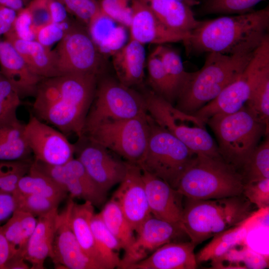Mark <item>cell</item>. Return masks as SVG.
<instances>
[{
    "label": "cell",
    "mask_w": 269,
    "mask_h": 269,
    "mask_svg": "<svg viewBox=\"0 0 269 269\" xmlns=\"http://www.w3.org/2000/svg\"><path fill=\"white\" fill-rule=\"evenodd\" d=\"M97 76L73 73L43 79L34 96L33 115L65 135L74 134L81 138L95 96Z\"/></svg>",
    "instance_id": "1"
},
{
    "label": "cell",
    "mask_w": 269,
    "mask_h": 269,
    "mask_svg": "<svg viewBox=\"0 0 269 269\" xmlns=\"http://www.w3.org/2000/svg\"><path fill=\"white\" fill-rule=\"evenodd\" d=\"M269 7L199 21L183 43L189 52L234 54L254 51L269 35Z\"/></svg>",
    "instance_id": "2"
},
{
    "label": "cell",
    "mask_w": 269,
    "mask_h": 269,
    "mask_svg": "<svg viewBox=\"0 0 269 269\" xmlns=\"http://www.w3.org/2000/svg\"><path fill=\"white\" fill-rule=\"evenodd\" d=\"M254 51L232 55L207 53L202 67L192 72L175 108L192 115L215 99L242 73Z\"/></svg>",
    "instance_id": "3"
},
{
    "label": "cell",
    "mask_w": 269,
    "mask_h": 269,
    "mask_svg": "<svg viewBox=\"0 0 269 269\" xmlns=\"http://www.w3.org/2000/svg\"><path fill=\"white\" fill-rule=\"evenodd\" d=\"M180 226L196 246L239 224L253 211L242 194L218 199L187 198Z\"/></svg>",
    "instance_id": "4"
},
{
    "label": "cell",
    "mask_w": 269,
    "mask_h": 269,
    "mask_svg": "<svg viewBox=\"0 0 269 269\" xmlns=\"http://www.w3.org/2000/svg\"><path fill=\"white\" fill-rule=\"evenodd\" d=\"M244 184L242 173L222 157L196 153L176 190L188 199H213L240 195Z\"/></svg>",
    "instance_id": "5"
},
{
    "label": "cell",
    "mask_w": 269,
    "mask_h": 269,
    "mask_svg": "<svg viewBox=\"0 0 269 269\" xmlns=\"http://www.w3.org/2000/svg\"><path fill=\"white\" fill-rule=\"evenodd\" d=\"M214 133L222 158L237 170L242 169L269 128L245 105L238 111L218 114L206 122Z\"/></svg>",
    "instance_id": "6"
},
{
    "label": "cell",
    "mask_w": 269,
    "mask_h": 269,
    "mask_svg": "<svg viewBox=\"0 0 269 269\" xmlns=\"http://www.w3.org/2000/svg\"><path fill=\"white\" fill-rule=\"evenodd\" d=\"M149 125L146 150L138 166L176 189L182 175L196 153L150 116Z\"/></svg>",
    "instance_id": "7"
},
{
    "label": "cell",
    "mask_w": 269,
    "mask_h": 269,
    "mask_svg": "<svg viewBox=\"0 0 269 269\" xmlns=\"http://www.w3.org/2000/svg\"><path fill=\"white\" fill-rule=\"evenodd\" d=\"M147 112L160 127L196 153L221 157L217 144L207 131L205 123L183 113L151 90L143 94Z\"/></svg>",
    "instance_id": "8"
},
{
    "label": "cell",
    "mask_w": 269,
    "mask_h": 269,
    "mask_svg": "<svg viewBox=\"0 0 269 269\" xmlns=\"http://www.w3.org/2000/svg\"><path fill=\"white\" fill-rule=\"evenodd\" d=\"M147 113L124 120L106 122L87 131L83 136L123 157L139 165L146 150L149 134Z\"/></svg>",
    "instance_id": "9"
},
{
    "label": "cell",
    "mask_w": 269,
    "mask_h": 269,
    "mask_svg": "<svg viewBox=\"0 0 269 269\" xmlns=\"http://www.w3.org/2000/svg\"><path fill=\"white\" fill-rule=\"evenodd\" d=\"M146 113L143 94L123 85L118 80L105 78L97 83L84 133L101 123L130 119Z\"/></svg>",
    "instance_id": "10"
},
{
    "label": "cell",
    "mask_w": 269,
    "mask_h": 269,
    "mask_svg": "<svg viewBox=\"0 0 269 269\" xmlns=\"http://www.w3.org/2000/svg\"><path fill=\"white\" fill-rule=\"evenodd\" d=\"M269 72V35L255 50L251 60L240 76L215 99L193 115L206 124L212 116L232 114L240 110L248 101L261 78Z\"/></svg>",
    "instance_id": "11"
},
{
    "label": "cell",
    "mask_w": 269,
    "mask_h": 269,
    "mask_svg": "<svg viewBox=\"0 0 269 269\" xmlns=\"http://www.w3.org/2000/svg\"><path fill=\"white\" fill-rule=\"evenodd\" d=\"M53 51L59 76L73 73L98 76L103 65L102 54L88 30L77 24H69Z\"/></svg>",
    "instance_id": "12"
},
{
    "label": "cell",
    "mask_w": 269,
    "mask_h": 269,
    "mask_svg": "<svg viewBox=\"0 0 269 269\" xmlns=\"http://www.w3.org/2000/svg\"><path fill=\"white\" fill-rule=\"evenodd\" d=\"M24 135L35 161L53 166L62 165L74 158L75 144L59 130L31 114Z\"/></svg>",
    "instance_id": "13"
},
{
    "label": "cell",
    "mask_w": 269,
    "mask_h": 269,
    "mask_svg": "<svg viewBox=\"0 0 269 269\" xmlns=\"http://www.w3.org/2000/svg\"><path fill=\"white\" fill-rule=\"evenodd\" d=\"M132 244L125 251L119 269L130 266L147 258L162 246L188 236L180 225L171 223L152 215L147 218L136 232Z\"/></svg>",
    "instance_id": "14"
},
{
    "label": "cell",
    "mask_w": 269,
    "mask_h": 269,
    "mask_svg": "<svg viewBox=\"0 0 269 269\" xmlns=\"http://www.w3.org/2000/svg\"><path fill=\"white\" fill-rule=\"evenodd\" d=\"M32 164L63 187L70 194L71 198L89 201L97 207L105 203L107 193L93 181L77 158L59 166L50 165L35 160Z\"/></svg>",
    "instance_id": "15"
},
{
    "label": "cell",
    "mask_w": 269,
    "mask_h": 269,
    "mask_svg": "<svg viewBox=\"0 0 269 269\" xmlns=\"http://www.w3.org/2000/svg\"><path fill=\"white\" fill-rule=\"evenodd\" d=\"M86 143L75 144L77 159L81 163L88 174L103 191L107 193L114 185L124 179L127 169V162L115 158L109 150L82 136Z\"/></svg>",
    "instance_id": "16"
},
{
    "label": "cell",
    "mask_w": 269,
    "mask_h": 269,
    "mask_svg": "<svg viewBox=\"0 0 269 269\" xmlns=\"http://www.w3.org/2000/svg\"><path fill=\"white\" fill-rule=\"evenodd\" d=\"M73 202L69 199L59 214L51 259L57 269H104L84 253L72 231L70 216Z\"/></svg>",
    "instance_id": "17"
},
{
    "label": "cell",
    "mask_w": 269,
    "mask_h": 269,
    "mask_svg": "<svg viewBox=\"0 0 269 269\" xmlns=\"http://www.w3.org/2000/svg\"><path fill=\"white\" fill-rule=\"evenodd\" d=\"M112 198L118 203L135 232L152 215L147 200L142 170L137 164L127 162L126 175Z\"/></svg>",
    "instance_id": "18"
},
{
    "label": "cell",
    "mask_w": 269,
    "mask_h": 269,
    "mask_svg": "<svg viewBox=\"0 0 269 269\" xmlns=\"http://www.w3.org/2000/svg\"><path fill=\"white\" fill-rule=\"evenodd\" d=\"M130 38L143 45L184 42L189 36L175 32L163 25L149 6L141 0H132Z\"/></svg>",
    "instance_id": "19"
},
{
    "label": "cell",
    "mask_w": 269,
    "mask_h": 269,
    "mask_svg": "<svg viewBox=\"0 0 269 269\" xmlns=\"http://www.w3.org/2000/svg\"><path fill=\"white\" fill-rule=\"evenodd\" d=\"M269 207L253 211L246 219L214 236L196 255L197 263L210 261L247 240L255 229L269 226Z\"/></svg>",
    "instance_id": "20"
},
{
    "label": "cell",
    "mask_w": 269,
    "mask_h": 269,
    "mask_svg": "<svg viewBox=\"0 0 269 269\" xmlns=\"http://www.w3.org/2000/svg\"><path fill=\"white\" fill-rule=\"evenodd\" d=\"M142 173L151 214L159 219L180 225L184 196L160 178L144 170Z\"/></svg>",
    "instance_id": "21"
},
{
    "label": "cell",
    "mask_w": 269,
    "mask_h": 269,
    "mask_svg": "<svg viewBox=\"0 0 269 269\" xmlns=\"http://www.w3.org/2000/svg\"><path fill=\"white\" fill-rule=\"evenodd\" d=\"M195 247L190 241L167 243L127 269H195L197 267Z\"/></svg>",
    "instance_id": "22"
},
{
    "label": "cell",
    "mask_w": 269,
    "mask_h": 269,
    "mask_svg": "<svg viewBox=\"0 0 269 269\" xmlns=\"http://www.w3.org/2000/svg\"><path fill=\"white\" fill-rule=\"evenodd\" d=\"M0 72L17 91L21 98L35 96L43 79L34 74L7 41L0 40Z\"/></svg>",
    "instance_id": "23"
},
{
    "label": "cell",
    "mask_w": 269,
    "mask_h": 269,
    "mask_svg": "<svg viewBox=\"0 0 269 269\" xmlns=\"http://www.w3.org/2000/svg\"><path fill=\"white\" fill-rule=\"evenodd\" d=\"M59 214L57 208L38 217L24 255L31 269H43L46 259L51 258Z\"/></svg>",
    "instance_id": "24"
},
{
    "label": "cell",
    "mask_w": 269,
    "mask_h": 269,
    "mask_svg": "<svg viewBox=\"0 0 269 269\" xmlns=\"http://www.w3.org/2000/svg\"><path fill=\"white\" fill-rule=\"evenodd\" d=\"M146 63L144 45L131 38L113 54V64L118 80L129 87L142 83Z\"/></svg>",
    "instance_id": "25"
},
{
    "label": "cell",
    "mask_w": 269,
    "mask_h": 269,
    "mask_svg": "<svg viewBox=\"0 0 269 269\" xmlns=\"http://www.w3.org/2000/svg\"><path fill=\"white\" fill-rule=\"evenodd\" d=\"M4 35L34 74L43 79L59 76L53 51L50 47L35 40L21 39L11 30Z\"/></svg>",
    "instance_id": "26"
},
{
    "label": "cell",
    "mask_w": 269,
    "mask_h": 269,
    "mask_svg": "<svg viewBox=\"0 0 269 269\" xmlns=\"http://www.w3.org/2000/svg\"><path fill=\"white\" fill-rule=\"evenodd\" d=\"M150 7L159 21L169 29L190 36L197 20L190 6L176 0H141Z\"/></svg>",
    "instance_id": "27"
},
{
    "label": "cell",
    "mask_w": 269,
    "mask_h": 269,
    "mask_svg": "<svg viewBox=\"0 0 269 269\" xmlns=\"http://www.w3.org/2000/svg\"><path fill=\"white\" fill-rule=\"evenodd\" d=\"M94 207L89 201H85L82 204H78L74 201L70 212V224L84 253L106 269L100 261L91 226V220L95 214Z\"/></svg>",
    "instance_id": "28"
},
{
    "label": "cell",
    "mask_w": 269,
    "mask_h": 269,
    "mask_svg": "<svg viewBox=\"0 0 269 269\" xmlns=\"http://www.w3.org/2000/svg\"><path fill=\"white\" fill-rule=\"evenodd\" d=\"M36 217L30 213L15 210L1 229L13 256L24 257L28 240L36 225Z\"/></svg>",
    "instance_id": "29"
},
{
    "label": "cell",
    "mask_w": 269,
    "mask_h": 269,
    "mask_svg": "<svg viewBox=\"0 0 269 269\" xmlns=\"http://www.w3.org/2000/svg\"><path fill=\"white\" fill-rule=\"evenodd\" d=\"M213 269H265L269 256L254 251L245 241L210 261Z\"/></svg>",
    "instance_id": "30"
},
{
    "label": "cell",
    "mask_w": 269,
    "mask_h": 269,
    "mask_svg": "<svg viewBox=\"0 0 269 269\" xmlns=\"http://www.w3.org/2000/svg\"><path fill=\"white\" fill-rule=\"evenodd\" d=\"M24 126L19 120L0 124V160L30 159L31 152L25 139Z\"/></svg>",
    "instance_id": "31"
},
{
    "label": "cell",
    "mask_w": 269,
    "mask_h": 269,
    "mask_svg": "<svg viewBox=\"0 0 269 269\" xmlns=\"http://www.w3.org/2000/svg\"><path fill=\"white\" fill-rule=\"evenodd\" d=\"M117 23L100 11L88 24V32L93 41L102 54L106 48L114 54L124 44L123 28L116 27Z\"/></svg>",
    "instance_id": "32"
},
{
    "label": "cell",
    "mask_w": 269,
    "mask_h": 269,
    "mask_svg": "<svg viewBox=\"0 0 269 269\" xmlns=\"http://www.w3.org/2000/svg\"><path fill=\"white\" fill-rule=\"evenodd\" d=\"M91 226L101 262L106 269L118 268L121 259L118 252L122 249L120 243L108 229L100 213L93 215Z\"/></svg>",
    "instance_id": "33"
},
{
    "label": "cell",
    "mask_w": 269,
    "mask_h": 269,
    "mask_svg": "<svg viewBox=\"0 0 269 269\" xmlns=\"http://www.w3.org/2000/svg\"><path fill=\"white\" fill-rule=\"evenodd\" d=\"M15 191L43 196L61 202L67 191L49 176L32 164L27 173L18 181Z\"/></svg>",
    "instance_id": "34"
},
{
    "label": "cell",
    "mask_w": 269,
    "mask_h": 269,
    "mask_svg": "<svg viewBox=\"0 0 269 269\" xmlns=\"http://www.w3.org/2000/svg\"><path fill=\"white\" fill-rule=\"evenodd\" d=\"M105 224L126 250L132 244L135 236L118 203L112 198L99 213Z\"/></svg>",
    "instance_id": "35"
},
{
    "label": "cell",
    "mask_w": 269,
    "mask_h": 269,
    "mask_svg": "<svg viewBox=\"0 0 269 269\" xmlns=\"http://www.w3.org/2000/svg\"><path fill=\"white\" fill-rule=\"evenodd\" d=\"M153 51L160 60L178 98L189 80L192 72L185 70L181 57L175 49L161 44L158 45Z\"/></svg>",
    "instance_id": "36"
},
{
    "label": "cell",
    "mask_w": 269,
    "mask_h": 269,
    "mask_svg": "<svg viewBox=\"0 0 269 269\" xmlns=\"http://www.w3.org/2000/svg\"><path fill=\"white\" fill-rule=\"evenodd\" d=\"M146 66L151 91L173 105L177 95L160 60L153 51L147 58Z\"/></svg>",
    "instance_id": "37"
},
{
    "label": "cell",
    "mask_w": 269,
    "mask_h": 269,
    "mask_svg": "<svg viewBox=\"0 0 269 269\" xmlns=\"http://www.w3.org/2000/svg\"><path fill=\"white\" fill-rule=\"evenodd\" d=\"M245 183L269 178V138L255 149L243 168Z\"/></svg>",
    "instance_id": "38"
},
{
    "label": "cell",
    "mask_w": 269,
    "mask_h": 269,
    "mask_svg": "<svg viewBox=\"0 0 269 269\" xmlns=\"http://www.w3.org/2000/svg\"><path fill=\"white\" fill-rule=\"evenodd\" d=\"M13 195L15 202V210L27 212L35 217L44 215L58 208L61 203L57 200L37 194L15 191Z\"/></svg>",
    "instance_id": "39"
},
{
    "label": "cell",
    "mask_w": 269,
    "mask_h": 269,
    "mask_svg": "<svg viewBox=\"0 0 269 269\" xmlns=\"http://www.w3.org/2000/svg\"><path fill=\"white\" fill-rule=\"evenodd\" d=\"M21 97L15 87L0 74V124L18 120L17 110L21 104Z\"/></svg>",
    "instance_id": "40"
},
{
    "label": "cell",
    "mask_w": 269,
    "mask_h": 269,
    "mask_svg": "<svg viewBox=\"0 0 269 269\" xmlns=\"http://www.w3.org/2000/svg\"><path fill=\"white\" fill-rule=\"evenodd\" d=\"M245 105L269 128V72L256 85Z\"/></svg>",
    "instance_id": "41"
},
{
    "label": "cell",
    "mask_w": 269,
    "mask_h": 269,
    "mask_svg": "<svg viewBox=\"0 0 269 269\" xmlns=\"http://www.w3.org/2000/svg\"><path fill=\"white\" fill-rule=\"evenodd\" d=\"M32 161L0 160V192L13 194L19 179L29 171Z\"/></svg>",
    "instance_id": "42"
},
{
    "label": "cell",
    "mask_w": 269,
    "mask_h": 269,
    "mask_svg": "<svg viewBox=\"0 0 269 269\" xmlns=\"http://www.w3.org/2000/svg\"><path fill=\"white\" fill-rule=\"evenodd\" d=\"M263 0H207L202 11L205 14H241L250 11Z\"/></svg>",
    "instance_id": "43"
},
{
    "label": "cell",
    "mask_w": 269,
    "mask_h": 269,
    "mask_svg": "<svg viewBox=\"0 0 269 269\" xmlns=\"http://www.w3.org/2000/svg\"><path fill=\"white\" fill-rule=\"evenodd\" d=\"M99 3L101 11L123 26L130 27L132 10L129 0H101Z\"/></svg>",
    "instance_id": "44"
},
{
    "label": "cell",
    "mask_w": 269,
    "mask_h": 269,
    "mask_svg": "<svg viewBox=\"0 0 269 269\" xmlns=\"http://www.w3.org/2000/svg\"><path fill=\"white\" fill-rule=\"evenodd\" d=\"M60 0L68 11L87 25L100 11L99 3L96 0Z\"/></svg>",
    "instance_id": "45"
},
{
    "label": "cell",
    "mask_w": 269,
    "mask_h": 269,
    "mask_svg": "<svg viewBox=\"0 0 269 269\" xmlns=\"http://www.w3.org/2000/svg\"><path fill=\"white\" fill-rule=\"evenodd\" d=\"M242 194L258 209L269 207V178L245 183Z\"/></svg>",
    "instance_id": "46"
},
{
    "label": "cell",
    "mask_w": 269,
    "mask_h": 269,
    "mask_svg": "<svg viewBox=\"0 0 269 269\" xmlns=\"http://www.w3.org/2000/svg\"><path fill=\"white\" fill-rule=\"evenodd\" d=\"M50 0H32L27 6L32 19L34 34L39 28L52 22L50 12Z\"/></svg>",
    "instance_id": "47"
},
{
    "label": "cell",
    "mask_w": 269,
    "mask_h": 269,
    "mask_svg": "<svg viewBox=\"0 0 269 269\" xmlns=\"http://www.w3.org/2000/svg\"><path fill=\"white\" fill-rule=\"evenodd\" d=\"M69 24L67 23L51 22L38 29L35 34V40L42 45L50 47L63 37Z\"/></svg>",
    "instance_id": "48"
},
{
    "label": "cell",
    "mask_w": 269,
    "mask_h": 269,
    "mask_svg": "<svg viewBox=\"0 0 269 269\" xmlns=\"http://www.w3.org/2000/svg\"><path fill=\"white\" fill-rule=\"evenodd\" d=\"M11 30L21 39L26 40L35 39L31 16L27 7L17 12L16 17Z\"/></svg>",
    "instance_id": "49"
},
{
    "label": "cell",
    "mask_w": 269,
    "mask_h": 269,
    "mask_svg": "<svg viewBox=\"0 0 269 269\" xmlns=\"http://www.w3.org/2000/svg\"><path fill=\"white\" fill-rule=\"evenodd\" d=\"M15 209V202L13 194L0 192V227L11 217Z\"/></svg>",
    "instance_id": "50"
},
{
    "label": "cell",
    "mask_w": 269,
    "mask_h": 269,
    "mask_svg": "<svg viewBox=\"0 0 269 269\" xmlns=\"http://www.w3.org/2000/svg\"><path fill=\"white\" fill-rule=\"evenodd\" d=\"M16 15L17 12L14 10L0 6V36L12 29Z\"/></svg>",
    "instance_id": "51"
},
{
    "label": "cell",
    "mask_w": 269,
    "mask_h": 269,
    "mask_svg": "<svg viewBox=\"0 0 269 269\" xmlns=\"http://www.w3.org/2000/svg\"><path fill=\"white\" fill-rule=\"evenodd\" d=\"M49 7L52 22L56 23L67 22V10L60 0H50Z\"/></svg>",
    "instance_id": "52"
},
{
    "label": "cell",
    "mask_w": 269,
    "mask_h": 269,
    "mask_svg": "<svg viewBox=\"0 0 269 269\" xmlns=\"http://www.w3.org/2000/svg\"><path fill=\"white\" fill-rule=\"evenodd\" d=\"M12 256L10 247L0 227V269H5L7 263Z\"/></svg>",
    "instance_id": "53"
},
{
    "label": "cell",
    "mask_w": 269,
    "mask_h": 269,
    "mask_svg": "<svg viewBox=\"0 0 269 269\" xmlns=\"http://www.w3.org/2000/svg\"><path fill=\"white\" fill-rule=\"evenodd\" d=\"M22 256H13L7 263L5 269H29V267Z\"/></svg>",
    "instance_id": "54"
},
{
    "label": "cell",
    "mask_w": 269,
    "mask_h": 269,
    "mask_svg": "<svg viewBox=\"0 0 269 269\" xmlns=\"http://www.w3.org/2000/svg\"><path fill=\"white\" fill-rule=\"evenodd\" d=\"M0 6H5L19 11L23 7V0H0Z\"/></svg>",
    "instance_id": "55"
},
{
    "label": "cell",
    "mask_w": 269,
    "mask_h": 269,
    "mask_svg": "<svg viewBox=\"0 0 269 269\" xmlns=\"http://www.w3.org/2000/svg\"><path fill=\"white\" fill-rule=\"evenodd\" d=\"M176 0L182 2L190 6L197 4L199 3V2L196 0Z\"/></svg>",
    "instance_id": "56"
},
{
    "label": "cell",
    "mask_w": 269,
    "mask_h": 269,
    "mask_svg": "<svg viewBox=\"0 0 269 269\" xmlns=\"http://www.w3.org/2000/svg\"></svg>",
    "instance_id": "57"
}]
</instances>
